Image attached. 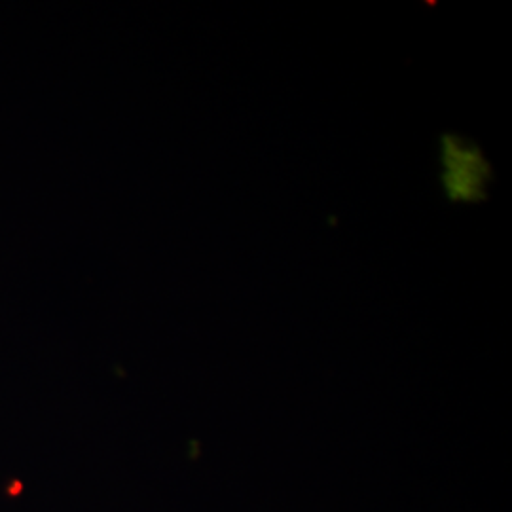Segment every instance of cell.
Returning a JSON list of instances; mask_svg holds the SVG:
<instances>
[{
  "label": "cell",
  "instance_id": "cell-1",
  "mask_svg": "<svg viewBox=\"0 0 512 512\" xmlns=\"http://www.w3.org/2000/svg\"><path fill=\"white\" fill-rule=\"evenodd\" d=\"M490 179V165L480 150L448 137L442 145V183L452 200L473 202L478 200Z\"/></svg>",
  "mask_w": 512,
  "mask_h": 512
}]
</instances>
